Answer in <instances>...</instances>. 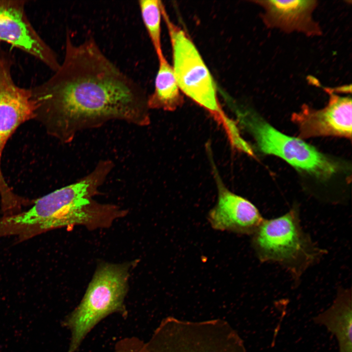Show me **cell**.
<instances>
[{
	"instance_id": "11",
	"label": "cell",
	"mask_w": 352,
	"mask_h": 352,
	"mask_svg": "<svg viewBox=\"0 0 352 352\" xmlns=\"http://www.w3.org/2000/svg\"><path fill=\"white\" fill-rule=\"evenodd\" d=\"M264 10L262 19L269 28L286 32H298L308 36L321 34V29L312 17L316 0H257Z\"/></svg>"
},
{
	"instance_id": "12",
	"label": "cell",
	"mask_w": 352,
	"mask_h": 352,
	"mask_svg": "<svg viewBox=\"0 0 352 352\" xmlns=\"http://www.w3.org/2000/svg\"><path fill=\"white\" fill-rule=\"evenodd\" d=\"M312 320L315 324L325 327L335 336L339 352H352L351 288L339 287L332 305Z\"/></svg>"
},
{
	"instance_id": "6",
	"label": "cell",
	"mask_w": 352,
	"mask_h": 352,
	"mask_svg": "<svg viewBox=\"0 0 352 352\" xmlns=\"http://www.w3.org/2000/svg\"><path fill=\"white\" fill-rule=\"evenodd\" d=\"M236 123L253 138L258 150L279 157L298 170L325 179L339 170V164L303 139L275 129L255 112L237 109Z\"/></svg>"
},
{
	"instance_id": "9",
	"label": "cell",
	"mask_w": 352,
	"mask_h": 352,
	"mask_svg": "<svg viewBox=\"0 0 352 352\" xmlns=\"http://www.w3.org/2000/svg\"><path fill=\"white\" fill-rule=\"evenodd\" d=\"M327 105L319 110L304 105L291 116L297 126L299 137L306 139L332 136L351 139L352 106L351 96H341L332 90Z\"/></svg>"
},
{
	"instance_id": "15",
	"label": "cell",
	"mask_w": 352,
	"mask_h": 352,
	"mask_svg": "<svg viewBox=\"0 0 352 352\" xmlns=\"http://www.w3.org/2000/svg\"><path fill=\"white\" fill-rule=\"evenodd\" d=\"M114 352H148L147 345L136 337H126L116 344Z\"/></svg>"
},
{
	"instance_id": "2",
	"label": "cell",
	"mask_w": 352,
	"mask_h": 352,
	"mask_svg": "<svg viewBox=\"0 0 352 352\" xmlns=\"http://www.w3.org/2000/svg\"><path fill=\"white\" fill-rule=\"evenodd\" d=\"M110 159L100 160L92 170L74 183L33 201L27 211L0 220V233L27 237L49 229L83 224L97 226L105 215H118L116 207L93 200L113 169Z\"/></svg>"
},
{
	"instance_id": "7",
	"label": "cell",
	"mask_w": 352,
	"mask_h": 352,
	"mask_svg": "<svg viewBox=\"0 0 352 352\" xmlns=\"http://www.w3.org/2000/svg\"><path fill=\"white\" fill-rule=\"evenodd\" d=\"M36 105L30 88L17 85L12 69L0 65V196L4 209L19 206L22 198L16 195L2 173L1 160L3 151L9 138L24 122L35 118Z\"/></svg>"
},
{
	"instance_id": "1",
	"label": "cell",
	"mask_w": 352,
	"mask_h": 352,
	"mask_svg": "<svg viewBox=\"0 0 352 352\" xmlns=\"http://www.w3.org/2000/svg\"><path fill=\"white\" fill-rule=\"evenodd\" d=\"M59 68L30 88L35 119L64 144L78 134L119 120L143 127L150 123L145 91L102 51L92 36L74 43L68 31Z\"/></svg>"
},
{
	"instance_id": "14",
	"label": "cell",
	"mask_w": 352,
	"mask_h": 352,
	"mask_svg": "<svg viewBox=\"0 0 352 352\" xmlns=\"http://www.w3.org/2000/svg\"><path fill=\"white\" fill-rule=\"evenodd\" d=\"M138 5L143 22L158 58L164 55L161 27L163 4L158 0H140Z\"/></svg>"
},
{
	"instance_id": "10",
	"label": "cell",
	"mask_w": 352,
	"mask_h": 352,
	"mask_svg": "<svg viewBox=\"0 0 352 352\" xmlns=\"http://www.w3.org/2000/svg\"><path fill=\"white\" fill-rule=\"evenodd\" d=\"M218 191L216 204L207 219L215 230L240 235H252L264 218L257 207L248 199L230 191L222 181L208 152Z\"/></svg>"
},
{
	"instance_id": "13",
	"label": "cell",
	"mask_w": 352,
	"mask_h": 352,
	"mask_svg": "<svg viewBox=\"0 0 352 352\" xmlns=\"http://www.w3.org/2000/svg\"><path fill=\"white\" fill-rule=\"evenodd\" d=\"M158 60L154 90L147 97L148 107L149 110L174 111L182 105L183 98L172 66L164 55L158 58Z\"/></svg>"
},
{
	"instance_id": "4",
	"label": "cell",
	"mask_w": 352,
	"mask_h": 352,
	"mask_svg": "<svg viewBox=\"0 0 352 352\" xmlns=\"http://www.w3.org/2000/svg\"><path fill=\"white\" fill-rule=\"evenodd\" d=\"M162 14L172 46V66L180 91L210 114L229 142L236 141L241 135L239 127L223 110L212 76L198 50L188 34L170 20L164 5Z\"/></svg>"
},
{
	"instance_id": "5",
	"label": "cell",
	"mask_w": 352,
	"mask_h": 352,
	"mask_svg": "<svg viewBox=\"0 0 352 352\" xmlns=\"http://www.w3.org/2000/svg\"><path fill=\"white\" fill-rule=\"evenodd\" d=\"M128 271L125 264H105L98 267L82 301L63 322L70 331L66 352H76L89 331L108 315L126 313Z\"/></svg>"
},
{
	"instance_id": "3",
	"label": "cell",
	"mask_w": 352,
	"mask_h": 352,
	"mask_svg": "<svg viewBox=\"0 0 352 352\" xmlns=\"http://www.w3.org/2000/svg\"><path fill=\"white\" fill-rule=\"evenodd\" d=\"M252 235V245L258 260L282 266L296 284L326 251L304 230L297 206L277 218L264 219Z\"/></svg>"
},
{
	"instance_id": "8",
	"label": "cell",
	"mask_w": 352,
	"mask_h": 352,
	"mask_svg": "<svg viewBox=\"0 0 352 352\" xmlns=\"http://www.w3.org/2000/svg\"><path fill=\"white\" fill-rule=\"evenodd\" d=\"M27 1L0 0V43L4 42L37 59L53 72L61 63L43 39L26 12Z\"/></svg>"
}]
</instances>
